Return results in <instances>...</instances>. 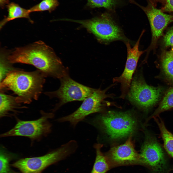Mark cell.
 <instances>
[{
	"label": "cell",
	"mask_w": 173,
	"mask_h": 173,
	"mask_svg": "<svg viewBox=\"0 0 173 173\" xmlns=\"http://www.w3.org/2000/svg\"><path fill=\"white\" fill-rule=\"evenodd\" d=\"M59 79L60 86L57 90L44 93L45 95L50 98H56L59 100V102L53 110V112L68 102L83 101L90 95L96 89L76 81L70 77L69 73Z\"/></svg>",
	"instance_id": "5b68a950"
},
{
	"label": "cell",
	"mask_w": 173,
	"mask_h": 173,
	"mask_svg": "<svg viewBox=\"0 0 173 173\" xmlns=\"http://www.w3.org/2000/svg\"><path fill=\"white\" fill-rule=\"evenodd\" d=\"M152 0V2H153V0ZM154 0V1H159L160 0Z\"/></svg>",
	"instance_id": "4316f807"
},
{
	"label": "cell",
	"mask_w": 173,
	"mask_h": 173,
	"mask_svg": "<svg viewBox=\"0 0 173 173\" xmlns=\"http://www.w3.org/2000/svg\"><path fill=\"white\" fill-rule=\"evenodd\" d=\"M108 88L104 90L96 89L94 92L83 101L80 107L69 115L57 119L59 122H68L75 127L80 122L85 120L86 117L93 113L100 112L105 104V99L111 97L110 94H106Z\"/></svg>",
	"instance_id": "ba28073f"
},
{
	"label": "cell",
	"mask_w": 173,
	"mask_h": 173,
	"mask_svg": "<svg viewBox=\"0 0 173 173\" xmlns=\"http://www.w3.org/2000/svg\"><path fill=\"white\" fill-rule=\"evenodd\" d=\"M142 165L148 166L152 170L161 172L165 161L161 147L155 139L148 136L140 154Z\"/></svg>",
	"instance_id": "4fadbf2b"
},
{
	"label": "cell",
	"mask_w": 173,
	"mask_h": 173,
	"mask_svg": "<svg viewBox=\"0 0 173 173\" xmlns=\"http://www.w3.org/2000/svg\"><path fill=\"white\" fill-rule=\"evenodd\" d=\"M143 31L134 46L132 48L128 42L126 45L127 49V57L124 70L121 75L113 79L114 82L121 84V94L120 97L124 99L128 93L133 75L136 68L139 59L143 51L139 49L140 41L144 33Z\"/></svg>",
	"instance_id": "30bf717a"
},
{
	"label": "cell",
	"mask_w": 173,
	"mask_h": 173,
	"mask_svg": "<svg viewBox=\"0 0 173 173\" xmlns=\"http://www.w3.org/2000/svg\"><path fill=\"white\" fill-rule=\"evenodd\" d=\"M165 4L161 9L163 12H173V0H165Z\"/></svg>",
	"instance_id": "d4e9b609"
},
{
	"label": "cell",
	"mask_w": 173,
	"mask_h": 173,
	"mask_svg": "<svg viewBox=\"0 0 173 173\" xmlns=\"http://www.w3.org/2000/svg\"><path fill=\"white\" fill-rule=\"evenodd\" d=\"M14 173H15V172H14Z\"/></svg>",
	"instance_id": "83f0119b"
},
{
	"label": "cell",
	"mask_w": 173,
	"mask_h": 173,
	"mask_svg": "<svg viewBox=\"0 0 173 173\" xmlns=\"http://www.w3.org/2000/svg\"><path fill=\"white\" fill-rule=\"evenodd\" d=\"M6 6L8 15L1 21L0 29L9 21L17 19L26 18L28 19L31 23H33V21L30 17V12L29 9L23 8L18 4L13 2L9 3Z\"/></svg>",
	"instance_id": "9a60e30c"
},
{
	"label": "cell",
	"mask_w": 173,
	"mask_h": 173,
	"mask_svg": "<svg viewBox=\"0 0 173 173\" xmlns=\"http://www.w3.org/2000/svg\"><path fill=\"white\" fill-rule=\"evenodd\" d=\"M63 20L80 24L102 41L109 42L124 39L121 29L107 14L90 19L77 20L64 18Z\"/></svg>",
	"instance_id": "8992f818"
},
{
	"label": "cell",
	"mask_w": 173,
	"mask_h": 173,
	"mask_svg": "<svg viewBox=\"0 0 173 173\" xmlns=\"http://www.w3.org/2000/svg\"><path fill=\"white\" fill-rule=\"evenodd\" d=\"M15 154L8 152L2 147L0 152V173H14L10 167L11 161L16 157Z\"/></svg>",
	"instance_id": "ffe728a7"
},
{
	"label": "cell",
	"mask_w": 173,
	"mask_h": 173,
	"mask_svg": "<svg viewBox=\"0 0 173 173\" xmlns=\"http://www.w3.org/2000/svg\"><path fill=\"white\" fill-rule=\"evenodd\" d=\"M9 3V1L8 0H0V6L1 7L3 8L6 4H8Z\"/></svg>",
	"instance_id": "484cf974"
},
{
	"label": "cell",
	"mask_w": 173,
	"mask_h": 173,
	"mask_svg": "<svg viewBox=\"0 0 173 173\" xmlns=\"http://www.w3.org/2000/svg\"><path fill=\"white\" fill-rule=\"evenodd\" d=\"M58 0H42L39 3L29 9L30 13L48 11L50 12L55 10L59 6Z\"/></svg>",
	"instance_id": "44dd1931"
},
{
	"label": "cell",
	"mask_w": 173,
	"mask_h": 173,
	"mask_svg": "<svg viewBox=\"0 0 173 173\" xmlns=\"http://www.w3.org/2000/svg\"><path fill=\"white\" fill-rule=\"evenodd\" d=\"M41 117L31 121H24L17 118L14 126L7 131L0 135L1 137L21 136L31 140H38L45 136L51 131L52 124L49 119L54 117V114L41 110Z\"/></svg>",
	"instance_id": "277c9868"
},
{
	"label": "cell",
	"mask_w": 173,
	"mask_h": 173,
	"mask_svg": "<svg viewBox=\"0 0 173 173\" xmlns=\"http://www.w3.org/2000/svg\"><path fill=\"white\" fill-rule=\"evenodd\" d=\"M86 6L91 8L104 7L111 9L114 6L115 0H86Z\"/></svg>",
	"instance_id": "603a6c76"
},
{
	"label": "cell",
	"mask_w": 173,
	"mask_h": 173,
	"mask_svg": "<svg viewBox=\"0 0 173 173\" xmlns=\"http://www.w3.org/2000/svg\"><path fill=\"white\" fill-rule=\"evenodd\" d=\"M16 97L7 94L0 91V117H11L19 112V110L25 108L16 100Z\"/></svg>",
	"instance_id": "5bb4252c"
},
{
	"label": "cell",
	"mask_w": 173,
	"mask_h": 173,
	"mask_svg": "<svg viewBox=\"0 0 173 173\" xmlns=\"http://www.w3.org/2000/svg\"><path fill=\"white\" fill-rule=\"evenodd\" d=\"M12 64L20 63L31 65L47 77L60 79L69 73L52 49L41 41L23 47L17 48L8 55Z\"/></svg>",
	"instance_id": "6da1fadb"
},
{
	"label": "cell",
	"mask_w": 173,
	"mask_h": 173,
	"mask_svg": "<svg viewBox=\"0 0 173 173\" xmlns=\"http://www.w3.org/2000/svg\"><path fill=\"white\" fill-rule=\"evenodd\" d=\"M102 145L96 144L94 145L96 151V157L93 168L90 173H105L111 167L106 156L101 150Z\"/></svg>",
	"instance_id": "2e32d148"
},
{
	"label": "cell",
	"mask_w": 173,
	"mask_h": 173,
	"mask_svg": "<svg viewBox=\"0 0 173 173\" xmlns=\"http://www.w3.org/2000/svg\"><path fill=\"white\" fill-rule=\"evenodd\" d=\"M173 107V87L169 88L165 93L160 105L150 117L157 116L161 113Z\"/></svg>",
	"instance_id": "d6986e66"
},
{
	"label": "cell",
	"mask_w": 173,
	"mask_h": 173,
	"mask_svg": "<svg viewBox=\"0 0 173 173\" xmlns=\"http://www.w3.org/2000/svg\"><path fill=\"white\" fill-rule=\"evenodd\" d=\"M162 40L164 47H173V25L168 30L164 36Z\"/></svg>",
	"instance_id": "cb8c5ba5"
},
{
	"label": "cell",
	"mask_w": 173,
	"mask_h": 173,
	"mask_svg": "<svg viewBox=\"0 0 173 173\" xmlns=\"http://www.w3.org/2000/svg\"><path fill=\"white\" fill-rule=\"evenodd\" d=\"M78 147L75 141L71 140L44 155L21 159L11 165L19 169L22 173H41L49 166L73 154Z\"/></svg>",
	"instance_id": "3957f363"
},
{
	"label": "cell",
	"mask_w": 173,
	"mask_h": 173,
	"mask_svg": "<svg viewBox=\"0 0 173 173\" xmlns=\"http://www.w3.org/2000/svg\"><path fill=\"white\" fill-rule=\"evenodd\" d=\"M46 77L37 69L27 72L18 68L9 73L0 82V91H11L16 95L18 102L29 104L38 99Z\"/></svg>",
	"instance_id": "7a4b0ae2"
},
{
	"label": "cell",
	"mask_w": 173,
	"mask_h": 173,
	"mask_svg": "<svg viewBox=\"0 0 173 173\" xmlns=\"http://www.w3.org/2000/svg\"><path fill=\"white\" fill-rule=\"evenodd\" d=\"M98 119L107 134L113 139L129 136L134 131L136 126L135 118L128 112L109 111Z\"/></svg>",
	"instance_id": "52a82bcc"
},
{
	"label": "cell",
	"mask_w": 173,
	"mask_h": 173,
	"mask_svg": "<svg viewBox=\"0 0 173 173\" xmlns=\"http://www.w3.org/2000/svg\"><path fill=\"white\" fill-rule=\"evenodd\" d=\"M131 136L124 144L111 148L107 154L106 157L111 167L142 165L140 154L135 149Z\"/></svg>",
	"instance_id": "7c38bea8"
},
{
	"label": "cell",
	"mask_w": 173,
	"mask_h": 173,
	"mask_svg": "<svg viewBox=\"0 0 173 173\" xmlns=\"http://www.w3.org/2000/svg\"><path fill=\"white\" fill-rule=\"evenodd\" d=\"M0 62V82L10 72L18 69L12 65L7 58V55L2 52Z\"/></svg>",
	"instance_id": "7402d4cb"
},
{
	"label": "cell",
	"mask_w": 173,
	"mask_h": 173,
	"mask_svg": "<svg viewBox=\"0 0 173 173\" xmlns=\"http://www.w3.org/2000/svg\"><path fill=\"white\" fill-rule=\"evenodd\" d=\"M128 93L129 100L139 106L147 109L154 105L160 98L162 92L160 87L148 85L142 77L134 78Z\"/></svg>",
	"instance_id": "9c48e42d"
},
{
	"label": "cell",
	"mask_w": 173,
	"mask_h": 173,
	"mask_svg": "<svg viewBox=\"0 0 173 173\" xmlns=\"http://www.w3.org/2000/svg\"><path fill=\"white\" fill-rule=\"evenodd\" d=\"M143 9L149 21L152 33L151 43L146 50L148 55L150 51L156 48L158 41L162 35L165 28L173 22V15L164 13L152 3Z\"/></svg>",
	"instance_id": "8fae6325"
},
{
	"label": "cell",
	"mask_w": 173,
	"mask_h": 173,
	"mask_svg": "<svg viewBox=\"0 0 173 173\" xmlns=\"http://www.w3.org/2000/svg\"><path fill=\"white\" fill-rule=\"evenodd\" d=\"M161 67L166 77L173 82V47L170 50H163L161 56Z\"/></svg>",
	"instance_id": "e0dca14e"
},
{
	"label": "cell",
	"mask_w": 173,
	"mask_h": 173,
	"mask_svg": "<svg viewBox=\"0 0 173 173\" xmlns=\"http://www.w3.org/2000/svg\"><path fill=\"white\" fill-rule=\"evenodd\" d=\"M154 118L160 130L165 148L168 153L173 158V134L167 129L161 119L156 117Z\"/></svg>",
	"instance_id": "ac0fdd59"
}]
</instances>
